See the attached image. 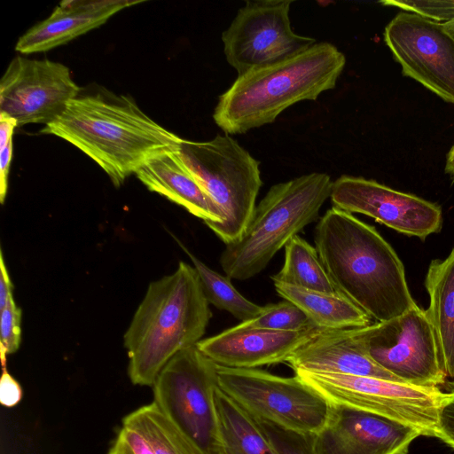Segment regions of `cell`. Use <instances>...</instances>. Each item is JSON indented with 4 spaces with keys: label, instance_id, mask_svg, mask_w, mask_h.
<instances>
[{
    "label": "cell",
    "instance_id": "cell-1",
    "mask_svg": "<svg viewBox=\"0 0 454 454\" xmlns=\"http://www.w3.org/2000/svg\"><path fill=\"white\" fill-rule=\"evenodd\" d=\"M314 242L338 289L377 322L417 305L402 261L374 227L333 207L316 225Z\"/></svg>",
    "mask_w": 454,
    "mask_h": 454
},
{
    "label": "cell",
    "instance_id": "cell-2",
    "mask_svg": "<svg viewBox=\"0 0 454 454\" xmlns=\"http://www.w3.org/2000/svg\"><path fill=\"white\" fill-rule=\"evenodd\" d=\"M40 132L74 145L116 186L149 160L178 149L184 140L146 115L130 97L107 90L80 92Z\"/></svg>",
    "mask_w": 454,
    "mask_h": 454
},
{
    "label": "cell",
    "instance_id": "cell-3",
    "mask_svg": "<svg viewBox=\"0 0 454 454\" xmlns=\"http://www.w3.org/2000/svg\"><path fill=\"white\" fill-rule=\"evenodd\" d=\"M211 316L193 266L181 261L151 282L123 337L132 384L153 387L175 355L201 340Z\"/></svg>",
    "mask_w": 454,
    "mask_h": 454
},
{
    "label": "cell",
    "instance_id": "cell-4",
    "mask_svg": "<svg viewBox=\"0 0 454 454\" xmlns=\"http://www.w3.org/2000/svg\"><path fill=\"white\" fill-rule=\"evenodd\" d=\"M346 64L333 44L316 43L283 60L239 74L218 98L213 119L228 135L273 122L286 108L335 88Z\"/></svg>",
    "mask_w": 454,
    "mask_h": 454
},
{
    "label": "cell",
    "instance_id": "cell-5",
    "mask_svg": "<svg viewBox=\"0 0 454 454\" xmlns=\"http://www.w3.org/2000/svg\"><path fill=\"white\" fill-rule=\"evenodd\" d=\"M332 186L330 176L319 172L272 185L240 239L223 249L220 263L225 275L242 281L262 271L279 249L318 218Z\"/></svg>",
    "mask_w": 454,
    "mask_h": 454
},
{
    "label": "cell",
    "instance_id": "cell-6",
    "mask_svg": "<svg viewBox=\"0 0 454 454\" xmlns=\"http://www.w3.org/2000/svg\"><path fill=\"white\" fill-rule=\"evenodd\" d=\"M177 151L223 214L222 223L208 228L225 245L239 240L262 185L259 161L228 134L206 142L184 139Z\"/></svg>",
    "mask_w": 454,
    "mask_h": 454
},
{
    "label": "cell",
    "instance_id": "cell-7",
    "mask_svg": "<svg viewBox=\"0 0 454 454\" xmlns=\"http://www.w3.org/2000/svg\"><path fill=\"white\" fill-rule=\"evenodd\" d=\"M217 380L219 388L254 419L286 430L317 434L332 413L333 405L297 375L217 365Z\"/></svg>",
    "mask_w": 454,
    "mask_h": 454
},
{
    "label": "cell",
    "instance_id": "cell-8",
    "mask_svg": "<svg viewBox=\"0 0 454 454\" xmlns=\"http://www.w3.org/2000/svg\"><path fill=\"white\" fill-rule=\"evenodd\" d=\"M153 401L200 454L221 449L215 408L217 365L197 346L175 355L153 385Z\"/></svg>",
    "mask_w": 454,
    "mask_h": 454
},
{
    "label": "cell",
    "instance_id": "cell-9",
    "mask_svg": "<svg viewBox=\"0 0 454 454\" xmlns=\"http://www.w3.org/2000/svg\"><path fill=\"white\" fill-rule=\"evenodd\" d=\"M331 404L380 415L436 437L437 411L445 396L424 387L370 376L295 372Z\"/></svg>",
    "mask_w": 454,
    "mask_h": 454
},
{
    "label": "cell",
    "instance_id": "cell-10",
    "mask_svg": "<svg viewBox=\"0 0 454 454\" xmlns=\"http://www.w3.org/2000/svg\"><path fill=\"white\" fill-rule=\"evenodd\" d=\"M352 330L371 358L401 381L438 387L445 383L434 331L418 304L393 319Z\"/></svg>",
    "mask_w": 454,
    "mask_h": 454
},
{
    "label": "cell",
    "instance_id": "cell-11",
    "mask_svg": "<svg viewBox=\"0 0 454 454\" xmlns=\"http://www.w3.org/2000/svg\"><path fill=\"white\" fill-rule=\"evenodd\" d=\"M291 0L247 1L223 33L227 62L239 75L298 54L316 40L291 27Z\"/></svg>",
    "mask_w": 454,
    "mask_h": 454
},
{
    "label": "cell",
    "instance_id": "cell-12",
    "mask_svg": "<svg viewBox=\"0 0 454 454\" xmlns=\"http://www.w3.org/2000/svg\"><path fill=\"white\" fill-rule=\"evenodd\" d=\"M384 40L403 75L454 104V39L442 23L401 12L386 26Z\"/></svg>",
    "mask_w": 454,
    "mask_h": 454
},
{
    "label": "cell",
    "instance_id": "cell-13",
    "mask_svg": "<svg viewBox=\"0 0 454 454\" xmlns=\"http://www.w3.org/2000/svg\"><path fill=\"white\" fill-rule=\"evenodd\" d=\"M80 92L67 66L17 56L0 81V113L15 119L18 127L47 125L60 116Z\"/></svg>",
    "mask_w": 454,
    "mask_h": 454
},
{
    "label": "cell",
    "instance_id": "cell-14",
    "mask_svg": "<svg viewBox=\"0 0 454 454\" xmlns=\"http://www.w3.org/2000/svg\"><path fill=\"white\" fill-rule=\"evenodd\" d=\"M330 198L337 208L365 215L408 236L425 239L442 229L438 205L374 180L341 176L333 182Z\"/></svg>",
    "mask_w": 454,
    "mask_h": 454
},
{
    "label": "cell",
    "instance_id": "cell-15",
    "mask_svg": "<svg viewBox=\"0 0 454 454\" xmlns=\"http://www.w3.org/2000/svg\"><path fill=\"white\" fill-rule=\"evenodd\" d=\"M421 435L387 418L333 405L327 424L314 435V448L316 454H408Z\"/></svg>",
    "mask_w": 454,
    "mask_h": 454
},
{
    "label": "cell",
    "instance_id": "cell-16",
    "mask_svg": "<svg viewBox=\"0 0 454 454\" xmlns=\"http://www.w3.org/2000/svg\"><path fill=\"white\" fill-rule=\"evenodd\" d=\"M319 330L313 326L301 331L284 332L247 327L239 324L200 340L196 346L217 365L252 369L286 363Z\"/></svg>",
    "mask_w": 454,
    "mask_h": 454
},
{
    "label": "cell",
    "instance_id": "cell-17",
    "mask_svg": "<svg viewBox=\"0 0 454 454\" xmlns=\"http://www.w3.org/2000/svg\"><path fill=\"white\" fill-rule=\"evenodd\" d=\"M286 363L294 372L370 376L401 381L371 358L352 328L319 330Z\"/></svg>",
    "mask_w": 454,
    "mask_h": 454
},
{
    "label": "cell",
    "instance_id": "cell-18",
    "mask_svg": "<svg viewBox=\"0 0 454 454\" xmlns=\"http://www.w3.org/2000/svg\"><path fill=\"white\" fill-rule=\"evenodd\" d=\"M129 0H65L51 14L30 27L15 50L23 54L52 50L105 24L118 12L142 3Z\"/></svg>",
    "mask_w": 454,
    "mask_h": 454
},
{
    "label": "cell",
    "instance_id": "cell-19",
    "mask_svg": "<svg viewBox=\"0 0 454 454\" xmlns=\"http://www.w3.org/2000/svg\"><path fill=\"white\" fill-rule=\"evenodd\" d=\"M177 150L149 160L137 171V177L149 191L182 206L207 227L222 223V210L189 171Z\"/></svg>",
    "mask_w": 454,
    "mask_h": 454
},
{
    "label": "cell",
    "instance_id": "cell-20",
    "mask_svg": "<svg viewBox=\"0 0 454 454\" xmlns=\"http://www.w3.org/2000/svg\"><path fill=\"white\" fill-rule=\"evenodd\" d=\"M429 296L427 316L434 331L442 368L454 378V247L443 260L430 262L425 280Z\"/></svg>",
    "mask_w": 454,
    "mask_h": 454
},
{
    "label": "cell",
    "instance_id": "cell-21",
    "mask_svg": "<svg viewBox=\"0 0 454 454\" xmlns=\"http://www.w3.org/2000/svg\"><path fill=\"white\" fill-rule=\"evenodd\" d=\"M278 294L295 304L321 330L364 327L372 317L344 294H328L273 282Z\"/></svg>",
    "mask_w": 454,
    "mask_h": 454
},
{
    "label": "cell",
    "instance_id": "cell-22",
    "mask_svg": "<svg viewBox=\"0 0 454 454\" xmlns=\"http://www.w3.org/2000/svg\"><path fill=\"white\" fill-rule=\"evenodd\" d=\"M218 439L227 454H277L260 422L219 387L215 392Z\"/></svg>",
    "mask_w": 454,
    "mask_h": 454
},
{
    "label": "cell",
    "instance_id": "cell-23",
    "mask_svg": "<svg viewBox=\"0 0 454 454\" xmlns=\"http://www.w3.org/2000/svg\"><path fill=\"white\" fill-rule=\"evenodd\" d=\"M273 282H282L297 287L343 294L333 283L315 247L299 235L285 246L282 269L271 277Z\"/></svg>",
    "mask_w": 454,
    "mask_h": 454
},
{
    "label": "cell",
    "instance_id": "cell-24",
    "mask_svg": "<svg viewBox=\"0 0 454 454\" xmlns=\"http://www.w3.org/2000/svg\"><path fill=\"white\" fill-rule=\"evenodd\" d=\"M121 423L137 431L155 454H200L154 402L131 411Z\"/></svg>",
    "mask_w": 454,
    "mask_h": 454
},
{
    "label": "cell",
    "instance_id": "cell-25",
    "mask_svg": "<svg viewBox=\"0 0 454 454\" xmlns=\"http://www.w3.org/2000/svg\"><path fill=\"white\" fill-rule=\"evenodd\" d=\"M182 247L198 272L208 303L231 313L240 322L249 321L262 312V306L243 296L231 284V278L213 270L183 246Z\"/></svg>",
    "mask_w": 454,
    "mask_h": 454
},
{
    "label": "cell",
    "instance_id": "cell-26",
    "mask_svg": "<svg viewBox=\"0 0 454 454\" xmlns=\"http://www.w3.org/2000/svg\"><path fill=\"white\" fill-rule=\"evenodd\" d=\"M239 324L247 327L284 332L301 331L314 326L301 309L286 300L262 306L257 317Z\"/></svg>",
    "mask_w": 454,
    "mask_h": 454
},
{
    "label": "cell",
    "instance_id": "cell-27",
    "mask_svg": "<svg viewBox=\"0 0 454 454\" xmlns=\"http://www.w3.org/2000/svg\"><path fill=\"white\" fill-rule=\"evenodd\" d=\"M259 422L277 454H316L315 434L297 433L269 422Z\"/></svg>",
    "mask_w": 454,
    "mask_h": 454
},
{
    "label": "cell",
    "instance_id": "cell-28",
    "mask_svg": "<svg viewBox=\"0 0 454 454\" xmlns=\"http://www.w3.org/2000/svg\"><path fill=\"white\" fill-rule=\"evenodd\" d=\"M380 4L403 9L437 23H445L454 18V0H387Z\"/></svg>",
    "mask_w": 454,
    "mask_h": 454
},
{
    "label": "cell",
    "instance_id": "cell-29",
    "mask_svg": "<svg viewBox=\"0 0 454 454\" xmlns=\"http://www.w3.org/2000/svg\"><path fill=\"white\" fill-rule=\"evenodd\" d=\"M0 311L1 359L3 367H5L6 356L16 352L21 341V309L16 305L12 295Z\"/></svg>",
    "mask_w": 454,
    "mask_h": 454
},
{
    "label": "cell",
    "instance_id": "cell-30",
    "mask_svg": "<svg viewBox=\"0 0 454 454\" xmlns=\"http://www.w3.org/2000/svg\"><path fill=\"white\" fill-rule=\"evenodd\" d=\"M107 454H155L144 437L132 427L122 425Z\"/></svg>",
    "mask_w": 454,
    "mask_h": 454
},
{
    "label": "cell",
    "instance_id": "cell-31",
    "mask_svg": "<svg viewBox=\"0 0 454 454\" xmlns=\"http://www.w3.org/2000/svg\"><path fill=\"white\" fill-rule=\"evenodd\" d=\"M436 438L454 449V388L445 394L437 411Z\"/></svg>",
    "mask_w": 454,
    "mask_h": 454
},
{
    "label": "cell",
    "instance_id": "cell-32",
    "mask_svg": "<svg viewBox=\"0 0 454 454\" xmlns=\"http://www.w3.org/2000/svg\"><path fill=\"white\" fill-rule=\"evenodd\" d=\"M23 392L20 383L3 367L0 380V403L5 407H13L22 399Z\"/></svg>",
    "mask_w": 454,
    "mask_h": 454
},
{
    "label": "cell",
    "instance_id": "cell-33",
    "mask_svg": "<svg viewBox=\"0 0 454 454\" xmlns=\"http://www.w3.org/2000/svg\"><path fill=\"white\" fill-rule=\"evenodd\" d=\"M13 142L12 139L3 148L0 149V201L4 203L7 189L8 176L11 161L12 158Z\"/></svg>",
    "mask_w": 454,
    "mask_h": 454
},
{
    "label": "cell",
    "instance_id": "cell-34",
    "mask_svg": "<svg viewBox=\"0 0 454 454\" xmlns=\"http://www.w3.org/2000/svg\"><path fill=\"white\" fill-rule=\"evenodd\" d=\"M13 286L5 266L3 253H0V310L7 304L12 294Z\"/></svg>",
    "mask_w": 454,
    "mask_h": 454
},
{
    "label": "cell",
    "instance_id": "cell-35",
    "mask_svg": "<svg viewBox=\"0 0 454 454\" xmlns=\"http://www.w3.org/2000/svg\"><path fill=\"white\" fill-rule=\"evenodd\" d=\"M16 127L18 124L15 119L0 113V149H3L12 139Z\"/></svg>",
    "mask_w": 454,
    "mask_h": 454
},
{
    "label": "cell",
    "instance_id": "cell-36",
    "mask_svg": "<svg viewBox=\"0 0 454 454\" xmlns=\"http://www.w3.org/2000/svg\"><path fill=\"white\" fill-rule=\"evenodd\" d=\"M445 172L454 178V145L450 148L447 154Z\"/></svg>",
    "mask_w": 454,
    "mask_h": 454
},
{
    "label": "cell",
    "instance_id": "cell-37",
    "mask_svg": "<svg viewBox=\"0 0 454 454\" xmlns=\"http://www.w3.org/2000/svg\"><path fill=\"white\" fill-rule=\"evenodd\" d=\"M446 33L454 39V18L448 22L442 23Z\"/></svg>",
    "mask_w": 454,
    "mask_h": 454
},
{
    "label": "cell",
    "instance_id": "cell-38",
    "mask_svg": "<svg viewBox=\"0 0 454 454\" xmlns=\"http://www.w3.org/2000/svg\"><path fill=\"white\" fill-rule=\"evenodd\" d=\"M217 454H227V453L225 451H223L222 449H220V450Z\"/></svg>",
    "mask_w": 454,
    "mask_h": 454
}]
</instances>
